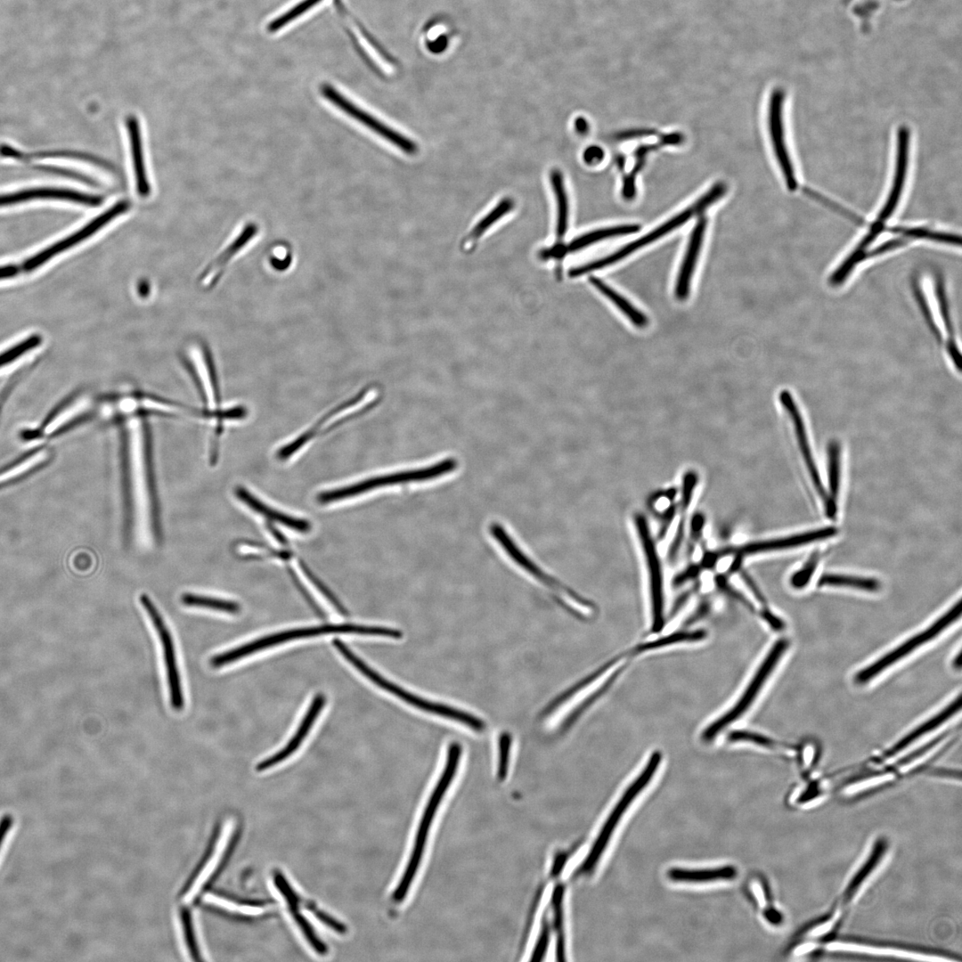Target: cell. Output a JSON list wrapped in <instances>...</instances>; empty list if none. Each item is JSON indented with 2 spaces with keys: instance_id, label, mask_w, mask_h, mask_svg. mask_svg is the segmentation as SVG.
<instances>
[{
  "instance_id": "cell-1",
  "label": "cell",
  "mask_w": 962,
  "mask_h": 962,
  "mask_svg": "<svg viewBox=\"0 0 962 962\" xmlns=\"http://www.w3.org/2000/svg\"><path fill=\"white\" fill-rule=\"evenodd\" d=\"M461 757V746L460 744L455 742L451 743L447 748L444 770L423 810L407 865L392 894L393 900L396 902H401L404 900L415 879L423 858L431 826L440 803L458 770Z\"/></svg>"
},
{
  "instance_id": "cell-2",
  "label": "cell",
  "mask_w": 962,
  "mask_h": 962,
  "mask_svg": "<svg viewBox=\"0 0 962 962\" xmlns=\"http://www.w3.org/2000/svg\"><path fill=\"white\" fill-rule=\"evenodd\" d=\"M890 852L885 836H876L852 871L831 908L819 918L830 932L837 933L847 913L884 865Z\"/></svg>"
},
{
  "instance_id": "cell-3",
  "label": "cell",
  "mask_w": 962,
  "mask_h": 962,
  "mask_svg": "<svg viewBox=\"0 0 962 962\" xmlns=\"http://www.w3.org/2000/svg\"><path fill=\"white\" fill-rule=\"evenodd\" d=\"M328 633H355L392 638L395 635V630L393 628L383 626H370L347 623L290 629L263 636L243 645L216 654L210 658L209 663L212 667L220 668L256 652H259L289 640Z\"/></svg>"
},
{
  "instance_id": "cell-4",
  "label": "cell",
  "mask_w": 962,
  "mask_h": 962,
  "mask_svg": "<svg viewBox=\"0 0 962 962\" xmlns=\"http://www.w3.org/2000/svg\"><path fill=\"white\" fill-rule=\"evenodd\" d=\"M660 761L661 754L658 752L653 753L642 769V771L639 773L635 779L632 780L623 792L617 802L615 803L614 808L607 815L605 822L602 824L585 858L575 870L573 874L574 878L589 876L595 870L608 846L618 824L624 817L626 811L631 808L632 803L652 780L654 774L659 767Z\"/></svg>"
},
{
  "instance_id": "cell-5",
  "label": "cell",
  "mask_w": 962,
  "mask_h": 962,
  "mask_svg": "<svg viewBox=\"0 0 962 962\" xmlns=\"http://www.w3.org/2000/svg\"><path fill=\"white\" fill-rule=\"evenodd\" d=\"M332 645L348 663L367 679L407 704L424 712L463 724L477 732L484 730L485 728V723L480 718L469 713L468 712L418 697L385 679L353 653L339 639H334L332 640Z\"/></svg>"
},
{
  "instance_id": "cell-6",
  "label": "cell",
  "mask_w": 962,
  "mask_h": 962,
  "mask_svg": "<svg viewBox=\"0 0 962 962\" xmlns=\"http://www.w3.org/2000/svg\"><path fill=\"white\" fill-rule=\"evenodd\" d=\"M237 836L238 826L232 818L226 817L218 824L203 858L180 893L182 903L193 902L204 893L226 862Z\"/></svg>"
},
{
  "instance_id": "cell-7",
  "label": "cell",
  "mask_w": 962,
  "mask_h": 962,
  "mask_svg": "<svg viewBox=\"0 0 962 962\" xmlns=\"http://www.w3.org/2000/svg\"><path fill=\"white\" fill-rule=\"evenodd\" d=\"M819 953L827 951L855 956L893 958L923 961H959L952 955L941 950L918 948L913 945L900 944L866 939L856 936L835 935L822 942H816Z\"/></svg>"
},
{
  "instance_id": "cell-8",
  "label": "cell",
  "mask_w": 962,
  "mask_h": 962,
  "mask_svg": "<svg viewBox=\"0 0 962 962\" xmlns=\"http://www.w3.org/2000/svg\"><path fill=\"white\" fill-rule=\"evenodd\" d=\"M725 192L726 186L723 183H715L693 205L689 206L685 210H682L678 215H675L671 219L667 220L665 223L660 224L659 226L652 230L650 232L632 241L631 243L625 245L619 250L606 257L571 269L568 273V275L571 278H575L591 271L607 267L616 263L619 260H622L623 258L626 257L639 249L648 244H650L654 240H658L659 238L664 236L677 227L682 225L690 217L705 210L708 206L715 202L724 194Z\"/></svg>"
},
{
  "instance_id": "cell-9",
  "label": "cell",
  "mask_w": 962,
  "mask_h": 962,
  "mask_svg": "<svg viewBox=\"0 0 962 962\" xmlns=\"http://www.w3.org/2000/svg\"><path fill=\"white\" fill-rule=\"evenodd\" d=\"M458 465L457 460L446 458L430 466L373 477L350 485L320 493L317 495V501L327 504L388 485L436 479L452 473L458 468Z\"/></svg>"
},
{
  "instance_id": "cell-10",
  "label": "cell",
  "mask_w": 962,
  "mask_h": 962,
  "mask_svg": "<svg viewBox=\"0 0 962 962\" xmlns=\"http://www.w3.org/2000/svg\"><path fill=\"white\" fill-rule=\"evenodd\" d=\"M960 615L961 600L959 599L927 629L917 633L915 636L906 640V642H903L878 660L859 671L854 676L855 682L858 684L868 682L882 672L885 671L889 666L894 664L897 661L913 652L917 648L935 638L954 621L959 618Z\"/></svg>"
},
{
  "instance_id": "cell-11",
  "label": "cell",
  "mask_w": 962,
  "mask_h": 962,
  "mask_svg": "<svg viewBox=\"0 0 962 962\" xmlns=\"http://www.w3.org/2000/svg\"><path fill=\"white\" fill-rule=\"evenodd\" d=\"M787 647L788 642L786 640H779L772 646L750 681L749 685L745 689L743 695L732 708L707 727L703 732V739L707 741L711 740L725 727L737 721L745 713L753 704Z\"/></svg>"
},
{
  "instance_id": "cell-12",
  "label": "cell",
  "mask_w": 962,
  "mask_h": 962,
  "mask_svg": "<svg viewBox=\"0 0 962 962\" xmlns=\"http://www.w3.org/2000/svg\"><path fill=\"white\" fill-rule=\"evenodd\" d=\"M320 91L322 95L338 110L365 126L373 133L387 140L404 153L412 155L418 151V146L415 142L354 103L330 84H322Z\"/></svg>"
},
{
  "instance_id": "cell-13",
  "label": "cell",
  "mask_w": 962,
  "mask_h": 962,
  "mask_svg": "<svg viewBox=\"0 0 962 962\" xmlns=\"http://www.w3.org/2000/svg\"><path fill=\"white\" fill-rule=\"evenodd\" d=\"M183 363L193 378L205 412L216 414L222 408L218 379L211 355L206 346L197 343L183 355Z\"/></svg>"
},
{
  "instance_id": "cell-14",
  "label": "cell",
  "mask_w": 962,
  "mask_h": 962,
  "mask_svg": "<svg viewBox=\"0 0 962 962\" xmlns=\"http://www.w3.org/2000/svg\"><path fill=\"white\" fill-rule=\"evenodd\" d=\"M140 603L145 609L151 620L154 629L158 632L163 651V658L166 668L167 681L169 693V700L172 708L180 711L183 708L184 699L181 683V677L177 666L175 644L170 631L166 624L160 612L156 607L147 594H141Z\"/></svg>"
},
{
  "instance_id": "cell-15",
  "label": "cell",
  "mask_w": 962,
  "mask_h": 962,
  "mask_svg": "<svg viewBox=\"0 0 962 962\" xmlns=\"http://www.w3.org/2000/svg\"><path fill=\"white\" fill-rule=\"evenodd\" d=\"M784 100L785 93L781 88L772 90L768 104V129L786 186L790 192H795L799 188V182L787 144L783 121Z\"/></svg>"
},
{
  "instance_id": "cell-16",
  "label": "cell",
  "mask_w": 962,
  "mask_h": 962,
  "mask_svg": "<svg viewBox=\"0 0 962 962\" xmlns=\"http://www.w3.org/2000/svg\"><path fill=\"white\" fill-rule=\"evenodd\" d=\"M910 132L901 126L896 133L893 180L885 201L871 223L885 226L901 201L905 188L909 164Z\"/></svg>"
},
{
  "instance_id": "cell-17",
  "label": "cell",
  "mask_w": 962,
  "mask_h": 962,
  "mask_svg": "<svg viewBox=\"0 0 962 962\" xmlns=\"http://www.w3.org/2000/svg\"><path fill=\"white\" fill-rule=\"evenodd\" d=\"M128 208L129 203L127 201H118L110 208L104 211L102 215L98 216L94 220L89 222L80 230L75 232L67 238L54 243L51 247L45 249V250H42L41 252L28 259L24 263L23 268L26 271H31L35 268H37L56 254H60L61 252L89 238L91 235L102 229V227H103L105 224L110 223V220L126 212Z\"/></svg>"
},
{
  "instance_id": "cell-18",
  "label": "cell",
  "mask_w": 962,
  "mask_h": 962,
  "mask_svg": "<svg viewBox=\"0 0 962 962\" xmlns=\"http://www.w3.org/2000/svg\"><path fill=\"white\" fill-rule=\"evenodd\" d=\"M639 535L643 543V549L649 572L650 597L652 609V629L658 632L664 625V599L663 583L659 561L655 550L652 540L642 517L636 518Z\"/></svg>"
},
{
  "instance_id": "cell-19",
  "label": "cell",
  "mask_w": 962,
  "mask_h": 962,
  "mask_svg": "<svg viewBox=\"0 0 962 962\" xmlns=\"http://www.w3.org/2000/svg\"><path fill=\"white\" fill-rule=\"evenodd\" d=\"M140 420L143 454V468L150 505L151 532L153 534V537L156 542L159 543L162 541V526L160 518V507L156 483V474L154 469L152 436L150 425L146 418L143 416V418H140Z\"/></svg>"
},
{
  "instance_id": "cell-20",
  "label": "cell",
  "mask_w": 962,
  "mask_h": 962,
  "mask_svg": "<svg viewBox=\"0 0 962 962\" xmlns=\"http://www.w3.org/2000/svg\"><path fill=\"white\" fill-rule=\"evenodd\" d=\"M273 882L276 890L280 893V894L286 901L290 915L292 916L295 923L302 932L308 944L318 954H326L328 950L327 946L318 937L312 925L301 912L302 897L298 894L296 890L290 885L289 882L281 871H273Z\"/></svg>"
},
{
  "instance_id": "cell-21",
  "label": "cell",
  "mask_w": 962,
  "mask_h": 962,
  "mask_svg": "<svg viewBox=\"0 0 962 962\" xmlns=\"http://www.w3.org/2000/svg\"><path fill=\"white\" fill-rule=\"evenodd\" d=\"M326 702V697L322 693H318L312 699L306 713L304 715L301 723L295 732L293 738H291L286 746H284L280 751L272 754L271 756L260 761L256 765L257 771L266 770L276 764L281 762L288 757H289L301 745L304 738L307 736L312 725L318 717L320 712L323 708Z\"/></svg>"
},
{
  "instance_id": "cell-22",
  "label": "cell",
  "mask_w": 962,
  "mask_h": 962,
  "mask_svg": "<svg viewBox=\"0 0 962 962\" xmlns=\"http://www.w3.org/2000/svg\"><path fill=\"white\" fill-rule=\"evenodd\" d=\"M258 228L253 223L248 224L243 231L218 256L212 260L199 276V283L205 289H212L222 278L225 267L232 258L255 236Z\"/></svg>"
},
{
  "instance_id": "cell-23",
  "label": "cell",
  "mask_w": 962,
  "mask_h": 962,
  "mask_svg": "<svg viewBox=\"0 0 962 962\" xmlns=\"http://www.w3.org/2000/svg\"><path fill=\"white\" fill-rule=\"evenodd\" d=\"M779 400L793 420L801 452L806 463L811 480L814 484L815 489L819 495L821 497L825 505L827 500V493L823 486L819 474L812 458L808 437L806 435V430L799 409L797 408L792 395L787 390L781 391V393L779 394Z\"/></svg>"
},
{
  "instance_id": "cell-24",
  "label": "cell",
  "mask_w": 962,
  "mask_h": 962,
  "mask_svg": "<svg viewBox=\"0 0 962 962\" xmlns=\"http://www.w3.org/2000/svg\"><path fill=\"white\" fill-rule=\"evenodd\" d=\"M34 199H58L88 206H97L102 202L101 196L60 188H33L9 194L0 195V207L12 205Z\"/></svg>"
},
{
  "instance_id": "cell-25",
  "label": "cell",
  "mask_w": 962,
  "mask_h": 962,
  "mask_svg": "<svg viewBox=\"0 0 962 962\" xmlns=\"http://www.w3.org/2000/svg\"><path fill=\"white\" fill-rule=\"evenodd\" d=\"M738 869L733 865H722L710 868H681L668 869L669 880L678 884L701 885L733 880Z\"/></svg>"
},
{
  "instance_id": "cell-26",
  "label": "cell",
  "mask_w": 962,
  "mask_h": 962,
  "mask_svg": "<svg viewBox=\"0 0 962 962\" xmlns=\"http://www.w3.org/2000/svg\"><path fill=\"white\" fill-rule=\"evenodd\" d=\"M705 227L706 219L701 217L691 232L674 289L675 297L679 300H685L689 295L690 280L700 252Z\"/></svg>"
},
{
  "instance_id": "cell-27",
  "label": "cell",
  "mask_w": 962,
  "mask_h": 962,
  "mask_svg": "<svg viewBox=\"0 0 962 962\" xmlns=\"http://www.w3.org/2000/svg\"><path fill=\"white\" fill-rule=\"evenodd\" d=\"M236 497L256 513L265 517L270 522H275L298 533H308L312 526L309 521L284 514L260 501L243 486L234 489Z\"/></svg>"
},
{
  "instance_id": "cell-28",
  "label": "cell",
  "mask_w": 962,
  "mask_h": 962,
  "mask_svg": "<svg viewBox=\"0 0 962 962\" xmlns=\"http://www.w3.org/2000/svg\"><path fill=\"white\" fill-rule=\"evenodd\" d=\"M837 529L833 526L824 527L820 529L808 531L803 534H795L792 536L781 537L771 539L768 541L757 542L746 544L741 550L742 553L754 554L758 552L772 551L779 550H785L796 546L807 544L818 540H823L826 538L836 535Z\"/></svg>"
},
{
  "instance_id": "cell-29",
  "label": "cell",
  "mask_w": 962,
  "mask_h": 962,
  "mask_svg": "<svg viewBox=\"0 0 962 962\" xmlns=\"http://www.w3.org/2000/svg\"><path fill=\"white\" fill-rule=\"evenodd\" d=\"M129 456V432L125 427H123L120 430V469L124 512V537L126 542H129L131 538L134 520L133 493Z\"/></svg>"
},
{
  "instance_id": "cell-30",
  "label": "cell",
  "mask_w": 962,
  "mask_h": 962,
  "mask_svg": "<svg viewBox=\"0 0 962 962\" xmlns=\"http://www.w3.org/2000/svg\"><path fill=\"white\" fill-rule=\"evenodd\" d=\"M960 703L961 698L960 696H958L957 699L953 700L949 705L943 708L937 714L931 717L929 720L924 722L918 727L911 730L902 738H901L879 758L878 762H881L884 760L889 759L896 755L898 753L901 752L910 744L915 742L917 738H921L925 734L935 730L937 727L942 725L943 722L952 717L954 713L959 711Z\"/></svg>"
},
{
  "instance_id": "cell-31",
  "label": "cell",
  "mask_w": 962,
  "mask_h": 962,
  "mask_svg": "<svg viewBox=\"0 0 962 962\" xmlns=\"http://www.w3.org/2000/svg\"><path fill=\"white\" fill-rule=\"evenodd\" d=\"M126 126L130 142L136 191L141 197H146L150 194L151 186L146 174L140 126L137 118L134 115L127 117Z\"/></svg>"
},
{
  "instance_id": "cell-32",
  "label": "cell",
  "mask_w": 962,
  "mask_h": 962,
  "mask_svg": "<svg viewBox=\"0 0 962 962\" xmlns=\"http://www.w3.org/2000/svg\"><path fill=\"white\" fill-rule=\"evenodd\" d=\"M176 924L184 954L194 961L204 960L199 930L188 904L182 903L176 911Z\"/></svg>"
},
{
  "instance_id": "cell-33",
  "label": "cell",
  "mask_w": 962,
  "mask_h": 962,
  "mask_svg": "<svg viewBox=\"0 0 962 962\" xmlns=\"http://www.w3.org/2000/svg\"><path fill=\"white\" fill-rule=\"evenodd\" d=\"M564 895L565 885L557 883L552 889L550 896L551 928L555 933L556 943L555 953L558 961L566 960V936L564 925Z\"/></svg>"
},
{
  "instance_id": "cell-34",
  "label": "cell",
  "mask_w": 962,
  "mask_h": 962,
  "mask_svg": "<svg viewBox=\"0 0 962 962\" xmlns=\"http://www.w3.org/2000/svg\"><path fill=\"white\" fill-rule=\"evenodd\" d=\"M828 484L829 493L825 504L826 515L833 518L837 510V497L840 484V445L836 441L828 444Z\"/></svg>"
},
{
  "instance_id": "cell-35",
  "label": "cell",
  "mask_w": 962,
  "mask_h": 962,
  "mask_svg": "<svg viewBox=\"0 0 962 962\" xmlns=\"http://www.w3.org/2000/svg\"><path fill=\"white\" fill-rule=\"evenodd\" d=\"M935 292L943 323L949 335V338L946 342V348L955 367L959 371L961 368V355L954 338L953 327L950 315V308L944 289V281L941 274H937L935 277Z\"/></svg>"
},
{
  "instance_id": "cell-36",
  "label": "cell",
  "mask_w": 962,
  "mask_h": 962,
  "mask_svg": "<svg viewBox=\"0 0 962 962\" xmlns=\"http://www.w3.org/2000/svg\"><path fill=\"white\" fill-rule=\"evenodd\" d=\"M203 899L213 907L234 914L245 913L246 910L262 908L266 904L262 900L240 899L218 892H206Z\"/></svg>"
},
{
  "instance_id": "cell-37",
  "label": "cell",
  "mask_w": 962,
  "mask_h": 962,
  "mask_svg": "<svg viewBox=\"0 0 962 962\" xmlns=\"http://www.w3.org/2000/svg\"><path fill=\"white\" fill-rule=\"evenodd\" d=\"M589 281L598 290L608 298L635 326L643 328L648 325V320L647 316L615 289L594 276L590 277Z\"/></svg>"
},
{
  "instance_id": "cell-38",
  "label": "cell",
  "mask_w": 962,
  "mask_h": 962,
  "mask_svg": "<svg viewBox=\"0 0 962 962\" xmlns=\"http://www.w3.org/2000/svg\"><path fill=\"white\" fill-rule=\"evenodd\" d=\"M639 229L640 226L638 224H622L595 230L575 238L567 247H566V249L567 251L574 252L599 240L636 232Z\"/></svg>"
},
{
  "instance_id": "cell-39",
  "label": "cell",
  "mask_w": 962,
  "mask_h": 962,
  "mask_svg": "<svg viewBox=\"0 0 962 962\" xmlns=\"http://www.w3.org/2000/svg\"><path fill=\"white\" fill-rule=\"evenodd\" d=\"M181 602L187 607L208 608L232 615L239 614L240 611V605L236 601L190 592L181 596Z\"/></svg>"
},
{
  "instance_id": "cell-40",
  "label": "cell",
  "mask_w": 962,
  "mask_h": 962,
  "mask_svg": "<svg viewBox=\"0 0 962 962\" xmlns=\"http://www.w3.org/2000/svg\"><path fill=\"white\" fill-rule=\"evenodd\" d=\"M550 181L558 205L557 238L562 240L567 229L568 204L564 180L559 170H552Z\"/></svg>"
},
{
  "instance_id": "cell-41",
  "label": "cell",
  "mask_w": 962,
  "mask_h": 962,
  "mask_svg": "<svg viewBox=\"0 0 962 962\" xmlns=\"http://www.w3.org/2000/svg\"><path fill=\"white\" fill-rule=\"evenodd\" d=\"M324 0H301L281 12L279 16L273 19L267 24V30L270 33H274L281 30L283 28L288 27L289 24L295 22L298 19L303 17L306 13L314 9L319 4Z\"/></svg>"
},
{
  "instance_id": "cell-42",
  "label": "cell",
  "mask_w": 962,
  "mask_h": 962,
  "mask_svg": "<svg viewBox=\"0 0 962 962\" xmlns=\"http://www.w3.org/2000/svg\"><path fill=\"white\" fill-rule=\"evenodd\" d=\"M818 584L819 586L849 587L868 591H876L880 588V583L873 578L836 574L823 575Z\"/></svg>"
},
{
  "instance_id": "cell-43",
  "label": "cell",
  "mask_w": 962,
  "mask_h": 962,
  "mask_svg": "<svg viewBox=\"0 0 962 962\" xmlns=\"http://www.w3.org/2000/svg\"><path fill=\"white\" fill-rule=\"evenodd\" d=\"M514 206V202L510 198L503 199L498 203L495 208L490 211L484 218L477 224L469 236L468 241H474L477 240L491 225H493L498 219L501 218L504 215L510 212Z\"/></svg>"
},
{
  "instance_id": "cell-44",
  "label": "cell",
  "mask_w": 962,
  "mask_h": 962,
  "mask_svg": "<svg viewBox=\"0 0 962 962\" xmlns=\"http://www.w3.org/2000/svg\"><path fill=\"white\" fill-rule=\"evenodd\" d=\"M704 637H705V632L703 631L677 632V633H673V634H671V635L662 637V638H660L658 640H656L654 641H651L649 643H644V644L639 646L636 648V650L641 651V650L658 648H661V647H664V646H668V645H672V644L685 641V640L689 641V640H701Z\"/></svg>"
},
{
  "instance_id": "cell-45",
  "label": "cell",
  "mask_w": 962,
  "mask_h": 962,
  "mask_svg": "<svg viewBox=\"0 0 962 962\" xmlns=\"http://www.w3.org/2000/svg\"><path fill=\"white\" fill-rule=\"evenodd\" d=\"M511 738L507 732L501 733L498 739V762H497V777L500 780H504L507 778L509 764H510V753Z\"/></svg>"
},
{
  "instance_id": "cell-46",
  "label": "cell",
  "mask_w": 962,
  "mask_h": 962,
  "mask_svg": "<svg viewBox=\"0 0 962 962\" xmlns=\"http://www.w3.org/2000/svg\"><path fill=\"white\" fill-rule=\"evenodd\" d=\"M819 559V553L814 552L803 567L792 575L790 583L794 588L802 589L807 585L815 572Z\"/></svg>"
},
{
  "instance_id": "cell-47",
  "label": "cell",
  "mask_w": 962,
  "mask_h": 962,
  "mask_svg": "<svg viewBox=\"0 0 962 962\" xmlns=\"http://www.w3.org/2000/svg\"><path fill=\"white\" fill-rule=\"evenodd\" d=\"M45 457H46V454H45V452H38L31 455L30 457L23 460L19 464H16L15 466L10 468L6 471L0 473V483L10 480V479L13 478L14 477L24 473L28 469H32L37 464H38L39 462L44 461L45 459Z\"/></svg>"
},
{
  "instance_id": "cell-48",
  "label": "cell",
  "mask_w": 962,
  "mask_h": 962,
  "mask_svg": "<svg viewBox=\"0 0 962 962\" xmlns=\"http://www.w3.org/2000/svg\"><path fill=\"white\" fill-rule=\"evenodd\" d=\"M550 922L544 918L531 953V960H542L544 958L550 943Z\"/></svg>"
},
{
  "instance_id": "cell-49",
  "label": "cell",
  "mask_w": 962,
  "mask_h": 962,
  "mask_svg": "<svg viewBox=\"0 0 962 962\" xmlns=\"http://www.w3.org/2000/svg\"><path fill=\"white\" fill-rule=\"evenodd\" d=\"M302 904L306 909L313 912L320 921H322L324 925H328L332 930L339 933H344L346 932V928L344 924L336 920L328 913H325L324 911L317 908V906L314 902L306 901L302 898Z\"/></svg>"
},
{
  "instance_id": "cell-50",
  "label": "cell",
  "mask_w": 962,
  "mask_h": 962,
  "mask_svg": "<svg viewBox=\"0 0 962 962\" xmlns=\"http://www.w3.org/2000/svg\"><path fill=\"white\" fill-rule=\"evenodd\" d=\"M40 341L41 338L39 336H32L22 343L18 344L16 346L12 347L8 351H5L2 355H0V367L14 360L29 349L37 346Z\"/></svg>"
},
{
  "instance_id": "cell-51",
  "label": "cell",
  "mask_w": 962,
  "mask_h": 962,
  "mask_svg": "<svg viewBox=\"0 0 962 962\" xmlns=\"http://www.w3.org/2000/svg\"><path fill=\"white\" fill-rule=\"evenodd\" d=\"M913 285H914V292H915L916 299L918 302V305H919V306L921 308L922 314H923L925 321L927 322V324H928L932 333L934 335L936 339L942 340V333L940 332V330L938 329L935 322L933 319V316H932V314L930 312L928 304L925 299V297H924V295H923V293L921 291L920 287L918 286L917 282H916V281H914Z\"/></svg>"
},
{
  "instance_id": "cell-52",
  "label": "cell",
  "mask_w": 962,
  "mask_h": 962,
  "mask_svg": "<svg viewBox=\"0 0 962 962\" xmlns=\"http://www.w3.org/2000/svg\"><path fill=\"white\" fill-rule=\"evenodd\" d=\"M729 739L730 741H733V742L734 741L735 742H737V741L751 742V743H754V744H756V745L768 746V747L774 746L776 745V743L774 741H772L771 739H770V738H766L764 736L755 734V733H752V732H748V731H743V730L731 732L730 734V736H729Z\"/></svg>"
},
{
  "instance_id": "cell-53",
  "label": "cell",
  "mask_w": 962,
  "mask_h": 962,
  "mask_svg": "<svg viewBox=\"0 0 962 962\" xmlns=\"http://www.w3.org/2000/svg\"><path fill=\"white\" fill-rule=\"evenodd\" d=\"M604 157V151L598 146L588 147L583 152V160L588 165H596L599 163Z\"/></svg>"
},
{
  "instance_id": "cell-54",
  "label": "cell",
  "mask_w": 962,
  "mask_h": 962,
  "mask_svg": "<svg viewBox=\"0 0 962 962\" xmlns=\"http://www.w3.org/2000/svg\"><path fill=\"white\" fill-rule=\"evenodd\" d=\"M12 822L13 819L10 814H4L0 819V849L4 838L12 827Z\"/></svg>"
},
{
  "instance_id": "cell-55",
  "label": "cell",
  "mask_w": 962,
  "mask_h": 962,
  "mask_svg": "<svg viewBox=\"0 0 962 962\" xmlns=\"http://www.w3.org/2000/svg\"><path fill=\"white\" fill-rule=\"evenodd\" d=\"M653 133H654V131H652V130L650 131V130H646V129H644V130H638L637 129V130H630V131L623 132V133L619 134V135L617 137L619 139H629V138L649 135H651Z\"/></svg>"
},
{
  "instance_id": "cell-56",
  "label": "cell",
  "mask_w": 962,
  "mask_h": 962,
  "mask_svg": "<svg viewBox=\"0 0 962 962\" xmlns=\"http://www.w3.org/2000/svg\"><path fill=\"white\" fill-rule=\"evenodd\" d=\"M18 267L15 265H4L0 267V279L14 276L18 273Z\"/></svg>"
},
{
  "instance_id": "cell-57",
  "label": "cell",
  "mask_w": 962,
  "mask_h": 962,
  "mask_svg": "<svg viewBox=\"0 0 962 962\" xmlns=\"http://www.w3.org/2000/svg\"><path fill=\"white\" fill-rule=\"evenodd\" d=\"M575 128L579 134H586L589 130V126L585 118H578L575 121Z\"/></svg>"
},
{
  "instance_id": "cell-58",
  "label": "cell",
  "mask_w": 962,
  "mask_h": 962,
  "mask_svg": "<svg viewBox=\"0 0 962 962\" xmlns=\"http://www.w3.org/2000/svg\"><path fill=\"white\" fill-rule=\"evenodd\" d=\"M844 1L845 3H848V2H850V1H852V0H844Z\"/></svg>"
}]
</instances>
